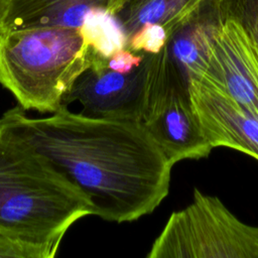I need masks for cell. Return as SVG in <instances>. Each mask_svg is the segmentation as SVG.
I'll list each match as a JSON object with an SVG mask.
<instances>
[{
	"label": "cell",
	"instance_id": "17",
	"mask_svg": "<svg viewBox=\"0 0 258 258\" xmlns=\"http://www.w3.org/2000/svg\"><path fill=\"white\" fill-rule=\"evenodd\" d=\"M146 0H127V2H126V4H125V6H124V8L123 9H127V8H132V7H135V6H137V5H139V4H141V3H143V2H145ZM122 9V10H123ZM121 10V11H122Z\"/></svg>",
	"mask_w": 258,
	"mask_h": 258
},
{
	"label": "cell",
	"instance_id": "7",
	"mask_svg": "<svg viewBox=\"0 0 258 258\" xmlns=\"http://www.w3.org/2000/svg\"><path fill=\"white\" fill-rule=\"evenodd\" d=\"M190 102L213 148L229 147L258 161V119L230 95L198 77L188 80Z\"/></svg>",
	"mask_w": 258,
	"mask_h": 258
},
{
	"label": "cell",
	"instance_id": "11",
	"mask_svg": "<svg viewBox=\"0 0 258 258\" xmlns=\"http://www.w3.org/2000/svg\"><path fill=\"white\" fill-rule=\"evenodd\" d=\"M80 31L93 51L108 58L119 49L127 48L128 36L116 15L105 9H94L85 18Z\"/></svg>",
	"mask_w": 258,
	"mask_h": 258
},
{
	"label": "cell",
	"instance_id": "8",
	"mask_svg": "<svg viewBox=\"0 0 258 258\" xmlns=\"http://www.w3.org/2000/svg\"><path fill=\"white\" fill-rule=\"evenodd\" d=\"M127 0H10L1 31L40 26L80 28L94 9L117 15ZM0 31V32H1Z\"/></svg>",
	"mask_w": 258,
	"mask_h": 258
},
{
	"label": "cell",
	"instance_id": "2",
	"mask_svg": "<svg viewBox=\"0 0 258 258\" xmlns=\"http://www.w3.org/2000/svg\"><path fill=\"white\" fill-rule=\"evenodd\" d=\"M89 215H94L89 199L0 118V229L61 241Z\"/></svg>",
	"mask_w": 258,
	"mask_h": 258
},
{
	"label": "cell",
	"instance_id": "10",
	"mask_svg": "<svg viewBox=\"0 0 258 258\" xmlns=\"http://www.w3.org/2000/svg\"><path fill=\"white\" fill-rule=\"evenodd\" d=\"M204 0H146L145 2L123 9L116 17L129 37L145 24L163 25L168 35L170 31L189 12Z\"/></svg>",
	"mask_w": 258,
	"mask_h": 258
},
{
	"label": "cell",
	"instance_id": "13",
	"mask_svg": "<svg viewBox=\"0 0 258 258\" xmlns=\"http://www.w3.org/2000/svg\"><path fill=\"white\" fill-rule=\"evenodd\" d=\"M168 39L166 28L157 23L145 24L136 30L128 39L127 48L134 52L158 53Z\"/></svg>",
	"mask_w": 258,
	"mask_h": 258
},
{
	"label": "cell",
	"instance_id": "15",
	"mask_svg": "<svg viewBox=\"0 0 258 258\" xmlns=\"http://www.w3.org/2000/svg\"><path fill=\"white\" fill-rule=\"evenodd\" d=\"M247 21L258 54V0H246Z\"/></svg>",
	"mask_w": 258,
	"mask_h": 258
},
{
	"label": "cell",
	"instance_id": "4",
	"mask_svg": "<svg viewBox=\"0 0 258 258\" xmlns=\"http://www.w3.org/2000/svg\"><path fill=\"white\" fill-rule=\"evenodd\" d=\"M148 258H258V227L239 220L214 196L198 188L192 202L173 212Z\"/></svg>",
	"mask_w": 258,
	"mask_h": 258
},
{
	"label": "cell",
	"instance_id": "12",
	"mask_svg": "<svg viewBox=\"0 0 258 258\" xmlns=\"http://www.w3.org/2000/svg\"><path fill=\"white\" fill-rule=\"evenodd\" d=\"M61 241L40 240L0 229V257L52 258Z\"/></svg>",
	"mask_w": 258,
	"mask_h": 258
},
{
	"label": "cell",
	"instance_id": "9",
	"mask_svg": "<svg viewBox=\"0 0 258 258\" xmlns=\"http://www.w3.org/2000/svg\"><path fill=\"white\" fill-rule=\"evenodd\" d=\"M216 12L217 0H204L168 35L165 52L187 84L204 68Z\"/></svg>",
	"mask_w": 258,
	"mask_h": 258
},
{
	"label": "cell",
	"instance_id": "1",
	"mask_svg": "<svg viewBox=\"0 0 258 258\" xmlns=\"http://www.w3.org/2000/svg\"><path fill=\"white\" fill-rule=\"evenodd\" d=\"M1 118L106 221H135L152 213L168 195L173 165L140 121L89 117L66 106L33 119L18 105Z\"/></svg>",
	"mask_w": 258,
	"mask_h": 258
},
{
	"label": "cell",
	"instance_id": "6",
	"mask_svg": "<svg viewBox=\"0 0 258 258\" xmlns=\"http://www.w3.org/2000/svg\"><path fill=\"white\" fill-rule=\"evenodd\" d=\"M149 53L128 74L107 67V58L95 53L90 68L81 74L62 99V106L79 101L83 115L94 118L142 122L146 107Z\"/></svg>",
	"mask_w": 258,
	"mask_h": 258
},
{
	"label": "cell",
	"instance_id": "14",
	"mask_svg": "<svg viewBox=\"0 0 258 258\" xmlns=\"http://www.w3.org/2000/svg\"><path fill=\"white\" fill-rule=\"evenodd\" d=\"M145 52H134L129 48H122L107 58V67L121 74H128L138 68L143 61Z\"/></svg>",
	"mask_w": 258,
	"mask_h": 258
},
{
	"label": "cell",
	"instance_id": "16",
	"mask_svg": "<svg viewBox=\"0 0 258 258\" xmlns=\"http://www.w3.org/2000/svg\"><path fill=\"white\" fill-rule=\"evenodd\" d=\"M9 2H10V0H0V31L2 29L3 21H4V18L6 16V12H7V9H8Z\"/></svg>",
	"mask_w": 258,
	"mask_h": 258
},
{
	"label": "cell",
	"instance_id": "5",
	"mask_svg": "<svg viewBox=\"0 0 258 258\" xmlns=\"http://www.w3.org/2000/svg\"><path fill=\"white\" fill-rule=\"evenodd\" d=\"M142 123L173 165L207 157L213 147L194 111L188 84L168 58L164 47L149 53V76Z\"/></svg>",
	"mask_w": 258,
	"mask_h": 258
},
{
	"label": "cell",
	"instance_id": "3",
	"mask_svg": "<svg viewBox=\"0 0 258 258\" xmlns=\"http://www.w3.org/2000/svg\"><path fill=\"white\" fill-rule=\"evenodd\" d=\"M95 52L80 28L40 26L0 32V85L24 110L54 113Z\"/></svg>",
	"mask_w": 258,
	"mask_h": 258
}]
</instances>
